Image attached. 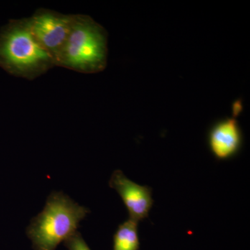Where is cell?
Segmentation results:
<instances>
[{
    "label": "cell",
    "mask_w": 250,
    "mask_h": 250,
    "mask_svg": "<svg viewBox=\"0 0 250 250\" xmlns=\"http://www.w3.org/2000/svg\"><path fill=\"white\" fill-rule=\"evenodd\" d=\"M139 223L128 219L118 226L113 236V250H139Z\"/></svg>",
    "instance_id": "7"
},
{
    "label": "cell",
    "mask_w": 250,
    "mask_h": 250,
    "mask_svg": "<svg viewBox=\"0 0 250 250\" xmlns=\"http://www.w3.org/2000/svg\"><path fill=\"white\" fill-rule=\"evenodd\" d=\"M243 142L241 126L234 117L217 122L208 132V146L218 160H228L236 156Z\"/></svg>",
    "instance_id": "6"
},
{
    "label": "cell",
    "mask_w": 250,
    "mask_h": 250,
    "mask_svg": "<svg viewBox=\"0 0 250 250\" xmlns=\"http://www.w3.org/2000/svg\"><path fill=\"white\" fill-rule=\"evenodd\" d=\"M90 213L88 208L62 192H52L45 207L31 220L28 238L34 250H55L77 231L81 221Z\"/></svg>",
    "instance_id": "2"
},
{
    "label": "cell",
    "mask_w": 250,
    "mask_h": 250,
    "mask_svg": "<svg viewBox=\"0 0 250 250\" xmlns=\"http://www.w3.org/2000/svg\"><path fill=\"white\" fill-rule=\"evenodd\" d=\"M56 66L53 57L38 42L28 18L11 20L0 31V67L33 80Z\"/></svg>",
    "instance_id": "1"
},
{
    "label": "cell",
    "mask_w": 250,
    "mask_h": 250,
    "mask_svg": "<svg viewBox=\"0 0 250 250\" xmlns=\"http://www.w3.org/2000/svg\"><path fill=\"white\" fill-rule=\"evenodd\" d=\"M109 187L116 190L121 196L129 212V219L139 223L147 218L154 204L150 187L135 183L121 170L113 172Z\"/></svg>",
    "instance_id": "5"
},
{
    "label": "cell",
    "mask_w": 250,
    "mask_h": 250,
    "mask_svg": "<svg viewBox=\"0 0 250 250\" xmlns=\"http://www.w3.org/2000/svg\"><path fill=\"white\" fill-rule=\"evenodd\" d=\"M75 14L65 15L52 10L39 9L28 18L31 32L38 42L57 60L66 42Z\"/></svg>",
    "instance_id": "4"
},
{
    "label": "cell",
    "mask_w": 250,
    "mask_h": 250,
    "mask_svg": "<svg viewBox=\"0 0 250 250\" xmlns=\"http://www.w3.org/2000/svg\"><path fill=\"white\" fill-rule=\"evenodd\" d=\"M107 57L106 29L89 16L75 14L71 30L56 60V66L82 73H97L104 70Z\"/></svg>",
    "instance_id": "3"
},
{
    "label": "cell",
    "mask_w": 250,
    "mask_h": 250,
    "mask_svg": "<svg viewBox=\"0 0 250 250\" xmlns=\"http://www.w3.org/2000/svg\"><path fill=\"white\" fill-rule=\"evenodd\" d=\"M67 250H91L78 231L63 242Z\"/></svg>",
    "instance_id": "8"
}]
</instances>
